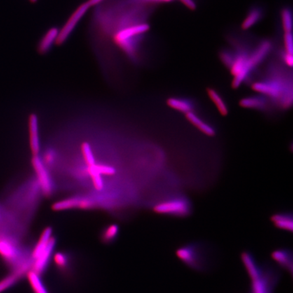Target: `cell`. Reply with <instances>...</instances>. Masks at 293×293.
<instances>
[{
  "label": "cell",
  "mask_w": 293,
  "mask_h": 293,
  "mask_svg": "<svg viewBox=\"0 0 293 293\" xmlns=\"http://www.w3.org/2000/svg\"><path fill=\"white\" fill-rule=\"evenodd\" d=\"M278 60L268 64L264 76L254 82L252 88L257 93L268 97L274 107L287 109L293 104L292 72Z\"/></svg>",
  "instance_id": "cell-1"
},
{
  "label": "cell",
  "mask_w": 293,
  "mask_h": 293,
  "mask_svg": "<svg viewBox=\"0 0 293 293\" xmlns=\"http://www.w3.org/2000/svg\"><path fill=\"white\" fill-rule=\"evenodd\" d=\"M176 255L188 268L198 272H207L215 263V252L210 244L195 241L178 248Z\"/></svg>",
  "instance_id": "cell-2"
},
{
  "label": "cell",
  "mask_w": 293,
  "mask_h": 293,
  "mask_svg": "<svg viewBox=\"0 0 293 293\" xmlns=\"http://www.w3.org/2000/svg\"><path fill=\"white\" fill-rule=\"evenodd\" d=\"M153 209L156 213L180 218L189 216L192 211V206L184 195H173L159 202Z\"/></svg>",
  "instance_id": "cell-3"
},
{
  "label": "cell",
  "mask_w": 293,
  "mask_h": 293,
  "mask_svg": "<svg viewBox=\"0 0 293 293\" xmlns=\"http://www.w3.org/2000/svg\"><path fill=\"white\" fill-rule=\"evenodd\" d=\"M280 272L272 265H262L259 275L251 280L249 293H274L275 288L280 282Z\"/></svg>",
  "instance_id": "cell-4"
},
{
  "label": "cell",
  "mask_w": 293,
  "mask_h": 293,
  "mask_svg": "<svg viewBox=\"0 0 293 293\" xmlns=\"http://www.w3.org/2000/svg\"><path fill=\"white\" fill-rule=\"evenodd\" d=\"M31 165L36 173L42 192L45 196H51L55 191V184L49 168L43 163L40 155L32 157Z\"/></svg>",
  "instance_id": "cell-5"
},
{
  "label": "cell",
  "mask_w": 293,
  "mask_h": 293,
  "mask_svg": "<svg viewBox=\"0 0 293 293\" xmlns=\"http://www.w3.org/2000/svg\"><path fill=\"white\" fill-rule=\"evenodd\" d=\"M90 8V6L88 1H85V2L82 3L73 12L67 21L64 24L63 27L61 28V30H59V36L57 40V44H63L69 38L73 31L76 29V26L78 25Z\"/></svg>",
  "instance_id": "cell-6"
},
{
  "label": "cell",
  "mask_w": 293,
  "mask_h": 293,
  "mask_svg": "<svg viewBox=\"0 0 293 293\" xmlns=\"http://www.w3.org/2000/svg\"><path fill=\"white\" fill-rule=\"evenodd\" d=\"M97 207L95 200L88 195H76L64 198L55 202L52 206L54 210H63L67 209H90Z\"/></svg>",
  "instance_id": "cell-7"
},
{
  "label": "cell",
  "mask_w": 293,
  "mask_h": 293,
  "mask_svg": "<svg viewBox=\"0 0 293 293\" xmlns=\"http://www.w3.org/2000/svg\"><path fill=\"white\" fill-rule=\"evenodd\" d=\"M240 105L245 109H254L263 112L270 111L274 107L268 97L259 93L244 97L240 101Z\"/></svg>",
  "instance_id": "cell-8"
},
{
  "label": "cell",
  "mask_w": 293,
  "mask_h": 293,
  "mask_svg": "<svg viewBox=\"0 0 293 293\" xmlns=\"http://www.w3.org/2000/svg\"><path fill=\"white\" fill-rule=\"evenodd\" d=\"M29 126V146L33 156H39L41 151L40 137L39 118L36 113H31L28 120Z\"/></svg>",
  "instance_id": "cell-9"
},
{
  "label": "cell",
  "mask_w": 293,
  "mask_h": 293,
  "mask_svg": "<svg viewBox=\"0 0 293 293\" xmlns=\"http://www.w3.org/2000/svg\"><path fill=\"white\" fill-rule=\"evenodd\" d=\"M272 259L276 263L277 266L290 273L293 276V251L287 248H280L272 251Z\"/></svg>",
  "instance_id": "cell-10"
},
{
  "label": "cell",
  "mask_w": 293,
  "mask_h": 293,
  "mask_svg": "<svg viewBox=\"0 0 293 293\" xmlns=\"http://www.w3.org/2000/svg\"><path fill=\"white\" fill-rule=\"evenodd\" d=\"M187 120H188L202 133L209 137H213L215 135L216 130L213 126L210 125L209 122H206L202 119L201 117L199 116L195 111H191L186 114Z\"/></svg>",
  "instance_id": "cell-11"
},
{
  "label": "cell",
  "mask_w": 293,
  "mask_h": 293,
  "mask_svg": "<svg viewBox=\"0 0 293 293\" xmlns=\"http://www.w3.org/2000/svg\"><path fill=\"white\" fill-rule=\"evenodd\" d=\"M241 260L251 280L259 275L262 266L259 264L253 254L249 251H244L241 254Z\"/></svg>",
  "instance_id": "cell-12"
},
{
  "label": "cell",
  "mask_w": 293,
  "mask_h": 293,
  "mask_svg": "<svg viewBox=\"0 0 293 293\" xmlns=\"http://www.w3.org/2000/svg\"><path fill=\"white\" fill-rule=\"evenodd\" d=\"M271 221L278 229L292 233L293 219L291 212H281L273 214L271 217Z\"/></svg>",
  "instance_id": "cell-13"
},
{
  "label": "cell",
  "mask_w": 293,
  "mask_h": 293,
  "mask_svg": "<svg viewBox=\"0 0 293 293\" xmlns=\"http://www.w3.org/2000/svg\"><path fill=\"white\" fill-rule=\"evenodd\" d=\"M167 105L171 109L184 114L194 111V103L188 98L170 97L167 100Z\"/></svg>",
  "instance_id": "cell-14"
},
{
  "label": "cell",
  "mask_w": 293,
  "mask_h": 293,
  "mask_svg": "<svg viewBox=\"0 0 293 293\" xmlns=\"http://www.w3.org/2000/svg\"><path fill=\"white\" fill-rule=\"evenodd\" d=\"M264 17V10L260 6L251 7L242 23V29L248 30L259 23Z\"/></svg>",
  "instance_id": "cell-15"
},
{
  "label": "cell",
  "mask_w": 293,
  "mask_h": 293,
  "mask_svg": "<svg viewBox=\"0 0 293 293\" xmlns=\"http://www.w3.org/2000/svg\"><path fill=\"white\" fill-rule=\"evenodd\" d=\"M59 33V29L57 27H52L47 31L38 46V51L40 54L44 55L47 53L53 46L54 43H57Z\"/></svg>",
  "instance_id": "cell-16"
},
{
  "label": "cell",
  "mask_w": 293,
  "mask_h": 293,
  "mask_svg": "<svg viewBox=\"0 0 293 293\" xmlns=\"http://www.w3.org/2000/svg\"><path fill=\"white\" fill-rule=\"evenodd\" d=\"M207 92L208 95L217 107L219 112L223 116H227L229 113V108L222 96L213 88H208Z\"/></svg>",
  "instance_id": "cell-17"
},
{
  "label": "cell",
  "mask_w": 293,
  "mask_h": 293,
  "mask_svg": "<svg viewBox=\"0 0 293 293\" xmlns=\"http://www.w3.org/2000/svg\"><path fill=\"white\" fill-rule=\"evenodd\" d=\"M86 172L88 178H90L91 180L92 186L95 188L96 191H100V192L104 191L105 186L104 176L97 172L92 167H87V166Z\"/></svg>",
  "instance_id": "cell-18"
},
{
  "label": "cell",
  "mask_w": 293,
  "mask_h": 293,
  "mask_svg": "<svg viewBox=\"0 0 293 293\" xmlns=\"http://www.w3.org/2000/svg\"><path fill=\"white\" fill-rule=\"evenodd\" d=\"M11 272L9 274L0 280V293L4 292L7 289L13 287L24 275H25L20 272Z\"/></svg>",
  "instance_id": "cell-19"
},
{
  "label": "cell",
  "mask_w": 293,
  "mask_h": 293,
  "mask_svg": "<svg viewBox=\"0 0 293 293\" xmlns=\"http://www.w3.org/2000/svg\"><path fill=\"white\" fill-rule=\"evenodd\" d=\"M27 277L34 293H49L40 278V275L30 270L28 272Z\"/></svg>",
  "instance_id": "cell-20"
},
{
  "label": "cell",
  "mask_w": 293,
  "mask_h": 293,
  "mask_svg": "<svg viewBox=\"0 0 293 293\" xmlns=\"http://www.w3.org/2000/svg\"><path fill=\"white\" fill-rule=\"evenodd\" d=\"M81 149L82 156H83L84 162H85V165L87 167H90L96 164L97 160L95 153H94L93 149L90 143L84 141L81 144L80 146Z\"/></svg>",
  "instance_id": "cell-21"
},
{
  "label": "cell",
  "mask_w": 293,
  "mask_h": 293,
  "mask_svg": "<svg viewBox=\"0 0 293 293\" xmlns=\"http://www.w3.org/2000/svg\"><path fill=\"white\" fill-rule=\"evenodd\" d=\"M281 21L284 33L292 32L293 15L289 7H285L281 11Z\"/></svg>",
  "instance_id": "cell-22"
},
{
  "label": "cell",
  "mask_w": 293,
  "mask_h": 293,
  "mask_svg": "<svg viewBox=\"0 0 293 293\" xmlns=\"http://www.w3.org/2000/svg\"><path fill=\"white\" fill-rule=\"evenodd\" d=\"M103 176H113L117 173V168L109 164L96 162L95 165L90 166Z\"/></svg>",
  "instance_id": "cell-23"
},
{
  "label": "cell",
  "mask_w": 293,
  "mask_h": 293,
  "mask_svg": "<svg viewBox=\"0 0 293 293\" xmlns=\"http://www.w3.org/2000/svg\"><path fill=\"white\" fill-rule=\"evenodd\" d=\"M57 153L53 148H48L43 154L42 159L43 163L48 168L55 166L57 160Z\"/></svg>",
  "instance_id": "cell-24"
},
{
  "label": "cell",
  "mask_w": 293,
  "mask_h": 293,
  "mask_svg": "<svg viewBox=\"0 0 293 293\" xmlns=\"http://www.w3.org/2000/svg\"><path fill=\"white\" fill-rule=\"evenodd\" d=\"M118 231H119V228L116 225H111L105 230L104 233H103L102 238L104 239L105 242L112 241L116 238Z\"/></svg>",
  "instance_id": "cell-25"
},
{
  "label": "cell",
  "mask_w": 293,
  "mask_h": 293,
  "mask_svg": "<svg viewBox=\"0 0 293 293\" xmlns=\"http://www.w3.org/2000/svg\"><path fill=\"white\" fill-rule=\"evenodd\" d=\"M55 261L56 265L59 267L61 270H66L67 267L69 266V256L64 253L56 254L55 256Z\"/></svg>",
  "instance_id": "cell-26"
},
{
  "label": "cell",
  "mask_w": 293,
  "mask_h": 293,
  "mask_svg": "<svg viewBox=\"0 0 293 293\" xmlns=\"http://www.w3.org/2000/svg\"><path fill=\"white\" fill-rule=\"evenodd\" d=\"M284 51L293 55V40L292 32L284 33Z\"/></svg>",
  "instance_id": "cell-27"
},
{
  "label": "cell",
  "mask_w": 293,
  "mask_h": 293,
  "mask_svg": "<svg viewBox=\"0 0 293 293\" xmlns=\"http://www.w3.org/2000/svg\"><path fill=\"white\" fill-rule=\"evenodd\" d=\"M7 224V215L6 212H3V210L0 209V231L3 230L6 228Z\"/></svg>",
  "instance_id": "cell-28"
},
{
  "label": "cell",
  "mask_w": 293,
  "mask_h": 293,
  "mask_svg": "<svg viewBox=\"0 0 293 293\" xmlns=\"http://www.w3.org/2000/svg\"><path fill=\"white\" fill-rule=\"evenodd\" d=\"M137 1L141 3H165L170 2L173 0H137Z\"/></svg>",
  "instance_id": "cell-29"
},
{
  "label": "cell",
  "mask_w": 293,
  "mask_h": 293,
  "mask_svg": "<svg viewBox=\"0 0 293 293\" xmlns=\"http://www.w3.org/2000/svg\"><path fill=\"white\" fill-rule=\"evenodd\" d=\"M104 0H88V2L90 4V7L96 6V5L99 4Z\"/></svg>",
  "instance_id": "cell-30"
},
{
  "label": "cell",
  "mask_w": 293,
  "mask_h": 293,
  "mask_svg": "<svg viewBox=\"0 0 293 293\" xmlns=\"http://www.w3.org/2000/svg\"><path fill=\"white\" fill-rule=\"evenodd\" d=\"M30 1H31V2L34 3L36 2V1H38V0H30Z\"/></svg>",
  "instance_id": "cell-31"
}]
</instances>
